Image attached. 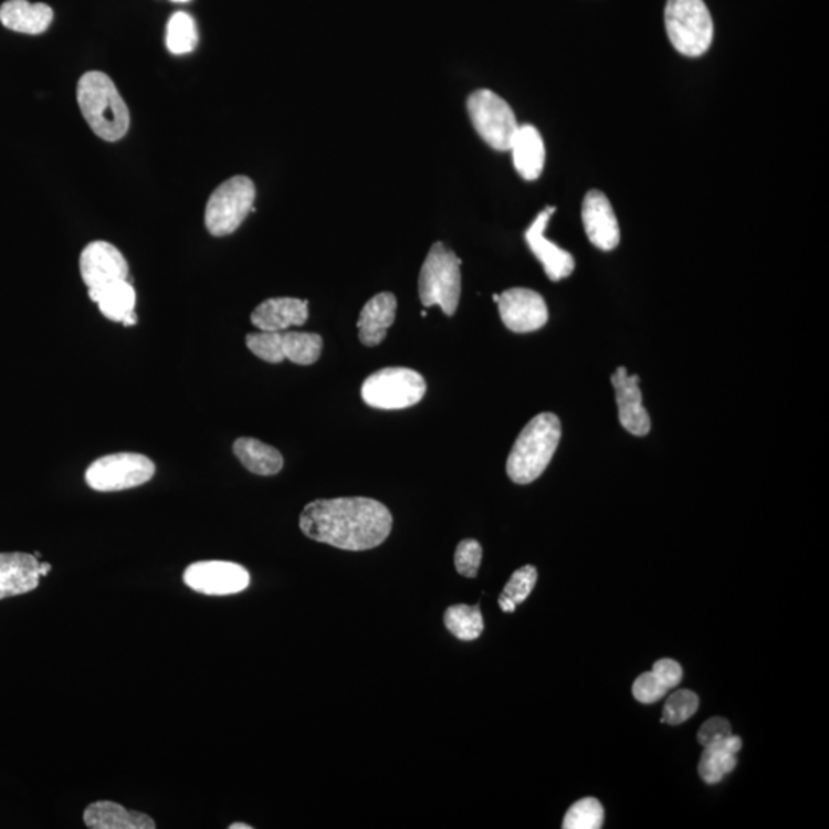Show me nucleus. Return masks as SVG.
Listing matches in <instances>:
<instances>
[{
    "mask_svg": "<svg viewBox=\"0 0 829 829\" xmlns=\"http://www.w3.org/2000/svg\"><path fill=\"white\" fill-rule=\"evenodd\" d=\"M54 13L46 3H30L28 0H8L0 7V22L15 33L38 35L45 33L53 23Z\"/></svg>",
    "mask_w": 829,
    "mask_h": 829,
    "instance_id": "obj_21",
    "label": "nucleus"
},
{
    "mask_svg": "<svg viewBox=\"0 0 829 829\" xmlns=\"http://www.w3.org/2000/svg\"><path fill=\"white\" fill-rule=\"evenodd\" d=\"M536 580H538V570H536L535 567H521L520 570H516L515 574L512 575L508 583L505 584L501 596L515 604V606H518V604H523L525 599L531 596L533 588H535Z\"/></svg>",
    "mask_w": 829,
    "mask_h": 829,
    "instance_id": "obj_31",
    "label": "nucleus"
},
{
    "mask_svg": "<svg viewBox=\"0 0 829 829\" xmlns=\"http://www.w3.org/2000/svg\"><path fill=\"white\" fill-rule=\"evenodd\" d=\"M397 315V297L390 292L375 295L359 314L357 322L359 342L367 347L381 345L387 329L393 325Z\"/></svg>",
    "mask_w": 829,
    "mask_h": 829,
    "instance_id": "obj_19",
    "label": "nucleus"
},
{
    "mask_svg": "<svg viewBox=\"0 0 829 829\" xmlns=\"http://www.w3.org/2000/svg\"><path fill=\"white\" fill-rule=\"evenodd\" d=\"M246 346L255 357L279 365L284 359L300 366L317 363L323 353V338L311 332H255L246 335Z\"/></svg>",
    "mask_w": 829,
    "mask_h": 829,
    "instance_id": "obj_9",
    "label": "nucleus"
},
{
    "mask_svg": "<svg viewBox=\"0 0 829 829\" xmlns=\"http://www.w3.org/2000/svg\"><path fill=\"white\" fill-rule=\"evenodd\" d=\"M618 402L619 421L622 428L634 437H646L650 432V414L642 405V392L639 389V375H630L626 367H618L611 375Z\"/></svg>",
    "mask_w": 829,
    "mask_h": 829,
    "instance_id": "obj_15",
    "label": "nucleus"
},
{
    "mask_svg": "<svg viewBox=\"0 0 829 829\" xmlns=\"http://www.w3.org/2000/svg\"><path fill=\"white\" fill-rule=\"evenodd\" d=\"M428 386L417 370L386 367L366 378L361 397L367 406L382 410L408 409L418 405Z\"/></svg>",
    "mask_w": 829,
    "mask_h": 829,
    "instance_id": "obj_6",
    "label": "nucleus"
},
{
    "mask_svg": "<svg viewBox=\"0 0 829 829\" xmlns=\"http://www.w3.org/2000/svg\"><path fill=\"white\" fill-rule=\"evenodd\" d=\"M742 739L739 736L724 737L704 746L701 760H699V776L705 784H718L726 774L732 773L737 765V753L741 752Z\"/></svg>",
    "mask_w": 829,
    "mask_h": 829,
    "instance_id": "obj_25",
    "label": "nucleus"
},
{
    "mask_svg": "<svg viewBox=\"0 0 829 829\" xmlns=\"http://www.w3.org/2000/svg\"><path fill=\"white\" fill-rule=\"evenodd\" d=\"M483 560V547L475 539H464L458 544L455 552V567L458 574L465 578H476Z\"/></svg>",
    "mask_w": 829,
    "mask_h": 829,
    "instance_id": "obj_32",
    "label": "nucleus"
},
{
    "mask_svg": "<svg viewBox=\"0 0 829 829\" xmlns=\"http://www.w3.org/2000/svg\"><path fill=\"white\" fill-rule=\"evenodd\" d=\"M81 274L88 291L104 290L122 280H128L129 266L125 256L108 242L90 243L81 254Z\"/></svg>",
    "mask_w": 829,
    "mask_h": 829,
    "instance_id": "obj_13",
    "label": "nucleus"
},
{
    "mask_svg": "<svg viewBox=\"0 0 829 829\" xmlns=\"http://www.w3.org/2000/svg\"><path fill=\"white\" fill-rule=\"evenodd\" d=\"M77 102L86 124L96 136L117 141L126 136L129 109L109 76L101 71L83 74L77 83Z\"/></svg>",
    "mask_w": 829,
    "mask_h": 829,
    "instance_id": "obj_2",
    "label": "nucleus"
},
{
    "mask_svg": "<svg viewBox=\"0 0 829 829\" xmlns=\"http://www.w3.org/2000/svg\"><path fill=\"white\" fill-rule=\"evenodd\" d=\"M392 523L389 508L370 497L312 501L300 515V528L307 538L349 552L381 546Z\"/></svg>",
    "mask_w": 829,
    "mask_h": 829,
    "instance_id": "obj_1",
    "label": "nucleus"
},
{
    "mask_svg": "<svg viewBox=\"0 0 829 829\" xmlns=\"http://www.w3.org/2000/svg\"><path fill=\"white\" fill-rule=\"evenodd\" d=\"M199 43V31L192 15L179 11L172 14L166 27V46L169 53L183 55L192 53Z\"/></svg>",
    "mask_w": 829,
    "mask_h": 829,
    "instance_id": "obj_28",
    "label": "nucleus"
},
{
    "mask_svg": "<svg viewBox=\"0 0 829 829\" xmlns=\"http://www.w3.org/2000/svg\"><path fill=\"white\" fill-rule=\"evenodd\" d=\"M444 623L450 633L461 641H475L484 630L480 606L458 604L449 607L444 613Z\"/></svg>",
    "mask_w": 829,
    "mask_h": 829,
    "instance_id": "obj_27",
    "label": "nucleus"
},
{
    "mask_svg": "<svg viewBox=\"0 0 829 829\" xmlns=\"http://www.w3.org/2000/svg\"><path fill=\"white\" fill-rule=\"evenodd\" d=\"M699 709V696L694 691L678 690L663 706L662 724L681 725L696 714Z\"/></svg>",
    "mask_w": 829,
    "mask_h": 829,
    "instance_id": "obj_30",
    "label": "nucleus"
},
{
    "mask_svg": "<svg viewBox=\"0 0 829 829\" xmlns=\"http://www.w3.org/2000/svg\"><path fill=\"white\" fill-rule=\"evenodd\" d=\"M232 450L243 468L255 475L272 476L282 472L284 464L282 453L255 438H239Z\"/></svg>",
    "mask_w": 829,
    "mask_h": 829,
    "instance_id": "obj_26",
    "label": "nucleus"
},
{
    "mask_svg": "<svg viewBox=\"0 0 829 829\" xmlns=\"http://www.w3.org/2000/svg\"><path fill=\"white\" fill-rule=\"evenodd\" d=\"M255 185L244 176H235L223 181L209 197L204 224L209 234L224 237L232 234L240 224L255 211Z\"/></svg>",
    "mask_w": 829,
    "mask_h": 829,
    "instance_id": "obj_7",
    "label": "nucleus"
},
{
    "mask_svg": "<svg viewBox=\"0 0 829 829\" xmlns=\"http://www.w3.org/2000/svg\"><path fill=\"white\" fill-rule=\"evenodd\" d=\"M497 309L505 327L516 334L538 330L548 322L546 300L525 287L503 292L497 300Z\"/></svg>",
    "mask_w": 829,
    "mask_h": 829,
    "instance_id": "obj_12",
    "label": "nucleus"
},
{
    "mask_svg": "<svg viewBox=\"0 0 829 829\" xmlns=\"http://www.w3.org/2000/svg\"><path fill=\"white\" fill-rule=\"evenodd\" d=\"M306 300L270 298L255 307L251 315L252 325L262 332H283L294 326L306 325L309 317Z\"/></svg>",
    "mask_w": 829,
    "mask_h": 829,
    "instance_id": "obj_18",
    "label": "nucleus"
},
{
    "mask_svg": "<svg viewBox=\"0 0 829 829\" xmlns=\"http://www.w3.org/2000/svg\"><path fill=\"white\" fill-rule=\"evenodd\" d=\"M665 27L671 45L681 54L699 57L712 46L713 18L704 0H669Z\"/></svg>",
    "mask_w": 829,
    "mask_h": 829,
    "instance_id": "obj_5",
    "label": "nucleus"
},
{
    "mask_svg": "<svg viewBox=\"0 0 829 829\" xmlns=\"http://www.w3.org/2000/svg\"><path fill=\"white\" fill-rule=\"evenodd\" d=\"M604 825V808L595 797H586L568 808L564 829H599Z\"/></svg>",
    "mask_w": 829,
    "mask_h": 829,
    "instance_id": "obj_29",
    "label": "nucleus"
},
{
    "mask_svg": "<svg viewBox=\"0 0 829 829\" xmlns=\"http://www.w3.org/2000/svg\"><path fill=\"white\" fill-rule=\"evenodd\" d=\"M156 475V464L140 453L122 452L98 458L85 472L86 484L97 492H120L146 484Z\"/></svg>",
    "mask_w": 829,
    "mask_h": 829,
    "instance_id": "obj_10",
    "label": "nucleus"
},
{
    "mask_svg": "<svg viewBox=\"0 0 829 829\" xmlns=\"http://www.w3.org/2000/svg\"><path fill=\"white\" fill-rule=\"evenodd\" d=\"M473 128L496 151H511L520 124L511 105L491 90H478L468 98Z\"/></svg>",
    "mask_w": 829,
    "mask_h": 829,
    "instance_id": "obj_8",
    "label": "nucleus"
},
{
    "mask_svg": "<svg viewBox=\"0 0 829 829\" xmlns=\"http://www.w3.org/2000/svg\"><path fill=\"white\" fill-rule=\"evenodd\" d=\"M418 292L422 306H440L448 317L458 309L461 297V260L438 242L430 248L420 272Z\"/></svg>",
    "mask_w": 829,
    "mask_h": 829,
    "instance_id": "obj_4",
    "label": "nucleus"
},
{
    "mask_svg": "<svg viewBox=\"0 0 829 829\" xmlns=\"http://www.w3.org/2000/svg\"><path fill=\"white\" fill-rule=\"evenodd\" d=\"M563 426L555 413L536 414L513 444L507 475L513 483L531 484L543 475L558 449Z\"/></svg>",
    "mask_w": 829,
    "mask_h": 829,
    "instance_id": "obj_3",
    "label": "nucleus"
},
{
    "mask_svg": "<svg viewBox=\"0 0 829 829\" xmlns=\"http://www.w3.org/2000/svg\"><path fill=\"white\" fill-rule=\"evenodd\" d=\"M497 300H500V295H497V294L493 295V302L497 303Z\"/></svg>",
    "mask_w": 829,
    "mask_h": 829,
    "instance_id": "obj_37",
    "label": "nucleus"
},
{
    "mask_svg": "<svg viewBox=\"0 0 829 829\" xmlns=\"http://www.w3.org/2000/svg\"><path fill=\"white\" fill-rule=\"evenodd\" d=\"M229 829H252L251 825H244V823H232Z\"/></svg>",
    "mask_w": 829,
    "mask_h": 829,
    "instance_id": "obj_35",
    "label": "nucleus"
},
{
    "mask_svg": "<svg viewBox=\"0 0 829 829\" xmlns=\"http://www.w3.org/2000/svg\"><path fill=\"white\" fill-rule=\"evenodd\" d=\"M513 165L524 180H536L546 164L543 136L533 125H520L512 144Z\"/></svg>",
    "mask_w": 829,
    "mask_h": 829,
    "instance_id": "obj_22",
    "label": "nucleus"
},
{
    "mask_svg": "<svg viewBox=\"0 0 829 829\" xmlns=\"http://www.w3.org/2000/svg\"><path fill=\"white\" fill-rule=\"evenodd\" d=\"M682 681V667L673 659H661L653 670L642 673L633 684V696L641 704H654L661 701L671 689H676Z\"/></svg>",
    "mask_w": 829,
    "mask_h": 829,
    "instance_id": "obj_24",
    "label": "nucleus"
},
{
    "mask_svg": "<svg viewBox=\"0 0 829 829\" xmlns=\"http://www.w3.org/2000/svg\"><path fill=\"white\" fill-rule=\"evenodd\" d=\"M90 298L97 303L98 309L111 322L122 323L126 327L137 325L136 291L129 280H122L104 290L88 291Z\"/></svg>",
    "mask_w": 829,
    "mask_h": 829,
    "instance_id": "obj_23",
    "label": "nucleus"
},
{
    "mask_svg": "<svg viewBox=\"0 0 829 829\" xmlns=\"http://www.w3.org/2000/svg\"><path fill=\"white\" fill-rule=\"evenodd\" d=\"M50 571H51V564L41 563V566H39V574H41V578H45V576L49 575Z\"/></svg>",
    "mask_w": 829,
    "mask_h": 829,
    "instance_id": "obj_34",
    "label": "nucleus"
},
{
    "mask_svg": "<svg viewBox=\"0 0 829 829\" xmlns=\"http://www.w3.org/2000/svg\"><path fill=\"white\" fill-rule=\"evenodd\" d=\"M39 559L30 553H0V599L30 594L41 583Z\"/></svg>",
    "mask_w": 829,
    "mask_h": 829,
    "instance_id": "obj_17",
    "label": "nucleus"
},
{
    "mask_svg": "<svg viewBox=\"0 0 829 829\" xmlns=\"http://www.w3.org/2000/svg\"><path fill=\"white\" fill-rule=\"evenodd\" d=\"M171 2H176V3H187V2H191V0H171Z\"/></svg>",
    "mask_w": 829,
    "mask_h": 829,
    "instance_id": "obj_36",
    "label": "nucleus"
},
{
    "mask_svg": "<svg viewBox=\"0 0 829 829\" xmlns=\"http://www.w3.org/2000/svg\"><path fill=\"white\" fill-rule=\"evenodd\" d=\"M183 583L197 594L227 596L246 590L251 576L240 564L228 560H200L185 570Z\"/></svg>",
    "mask_w": 829,
    "mask_h": 829,
    "instance_id": "obj_11",
    "label": "nucleus"
},
{
    "mask_svg": "<svg viewBox=\"0 0 829 829\" xmlns=\"http://www.w3.org/2000/svg\"><path fill=\"white\" fill-rule=\"evenodd\" d=\"M83 822L91 829H156L154 819L145 812L128 811L120 804L98 800L86 807Z\"/></svg>",
    "mask_w": 829,
    "mask_h": 829,
    "instance_id": "obj_20",
    "label": "nucleus"
},
{
    "mask_svg": "<svg viewBox=\"0 0 829 829\" xmlns=\"http://www.w3.org/2000/svg\"><path fill=\"white\" fill-rule=\"evenodd\" d=\"M583 223L588 240L601 251H613L621 242V229L610 200L601 191H588L583 203Z\"/></svg>",
    "mask_w": 829,
    "mask_h": 829,
    "instance_id": "obj_16",
    "label": "nucleus"
},
{
    "mask_svg": "<svg viewBox=\"0 0 829 829\" xmlns=\"http://www.w3.org/2000/svg\"><path fill=\"white\" fill-rule=\"evenodd\" d=\"M555 211L556 208L553 207H547L544 211H541L531 224V228L525 231V240H527L528 248L532 249L536 259L543 263L548 279L552 282H559V280L567 279V276L574 274L576 263L570 252L556 246L555 243L550 242L544 235L548 221H550Z\"/></svg>",
    "mask_w": 829,
    "mask_h": 829,
    "instance_id": "obj_14",
    "label": "nucleus"
},
{
    "mask_svg": "<svg viewBox=\"0 0 829 829\" xmlns=\"http://www.w3.org/2000/svg\"><path fill=\"white\" fill-rule=\"evenodd\" d=\"M732 734V725L725 717H712L704 722L697 732V742L702 746L714 744Z\"/></svg>",
    "mask_w": 829,
    "mask_h": 829,
    "instance_id": "obj_33",
    "label": "nucleus"
}]
</instances>
